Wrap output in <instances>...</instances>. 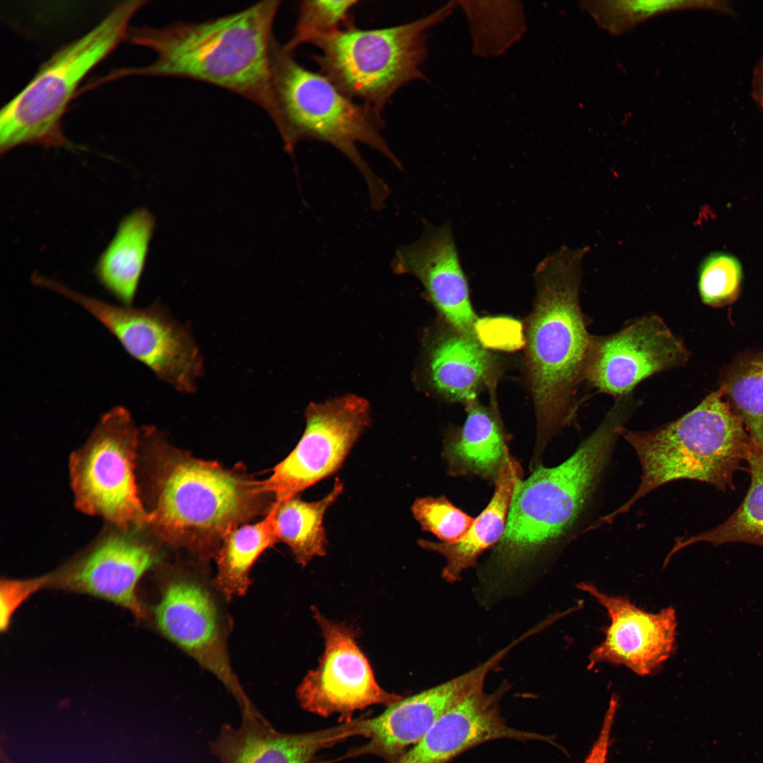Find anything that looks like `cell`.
Returning <instances> with one entry per match:
<instances>
[{
	"label": "cell",
	"instance_id": "obj_1",
	"mask_svg": "<svg viewBox=\"0 0 763 763\" xmlns=\"http://www.w3.org/2000/svg\"><path fill=\"white\" fill-rule=\"evenodd\" d=\"M280 1H264L244 10L200 23L129 28V43L156 54L146 66L114 69L103 84L146 75L195 80L237 94L262 108L282 139L285 122L273 90L271 55L274 20Z\"/></svg>",
	"mask_w": 763,
	"mask_h": 763
},
{
	"label": "cell",
	"instance_id": "obj_2",
	"mask_svg": "<svg viewBox=\"0 0 763 763\" xmlns=\"http://www.w3.org/2000/svg\"><path fill=\"white\" fill-rule=\"evenodd\" d=\"M588 248L562 247L536 266V297L526 338V365L537 420L533 461L576 418L593 335L581 311V262Z\"/></svg>",
	"mask_w": 763,
	"mask_h": 763
},
{
	"label": "cell",
	"instance_id": "obj_3",
	"mask_svg": "<svg viewBox=\"0 0 763 763\" xmlns=\"http://www.w3.org/2000/svg\"><path fill=\"white\" fill-rule=\"evenodd\" d=\"M629 418L622 406L615 404L567 460L554 467L539 465L517 482L503 536L488 561V583L497 586L572 531L598 488L618 429Z\"/></svg>",
	"mask_w": 763,
	"mask_h": 763
},
{
	"label": "cell",
	"instance_id": "obj_4",
	"mask_svg": "<svg viewBox=\"0 0 763 763\" xmlns=\"http://www.w3.org/2000/svg\"><path fill=\"white\" fill-rule=\"evenodd\" d=\"M156 447L149 450L151 497L149 528L168 543L200 557L216 555L225 536L263 510L267 497L259 482L217 463Z\"/></svg>",
	"mask_w": 763,
	"mask_h": 763
},
{
	"label": "cell",
	"instance_id": "obj_5",
	"mask_svg": "<svg viewBox=\"0 0 763 763\" xmlns=\"http://www.w3.org/2000/svg\"><path fill=\"white\" fill-rule=\"evenodd\" d=\"M618 433L638 457L640 483L622 505L598 519L601 526L610 524L649 493L670 482L693 480L723 492L734 490L735 473L742 468L752 445L720 388L671 422L645 431L622 425Z\"/></svg>",
	"mask_w": 763,
	"mask_h": 763
},
{
	"label": "cell",
	"instance_id": "obj_6",
	"mask_svg": "<svg viewBox=\"0 0 763 763\" xmlns=\"http://www.w3.org/2000/svg\"><path fill=\"white\" fill-rule=\"evenodd\" d=\"M271 69L273 90L286 129L283 141L285 150L292 153L302 140L330 144L357 168L367 182L373 206L381 208L387 197L388 188L372 171L356 145L368 146L401 167L382 134V118L347 97L321 73L301 66L276 38L271 48Z\"/></svg>",
	"mask_w": 763,
	"mask_h": 763
},
{
	"label": "cell",
	"instance_id": "obj_7",
	"mask_svg": "<svg viewBox=\"0 0 763 763\" xmlns=\"http://www.w3.org/2000/svg\"><path fill=\"white\" fill-rule=\"evenodd\" d=\"M148 1L120 3L91 30L63 45L0 112L1 155L23 145L69 147L62 118L78 87L126 39L129 23Z\"/></svg>",
	"mask_w": 763,
	"mask_h": 763
},
{
	"label": "cell",
	"instance_id": "obj_8",
	"mask_svg": "<svg viewBox=\"0 0 763 763\" xmlns=\"http://www.w3.org/2000/svg\"><path fill=\"white\" fill-rule=\"evenodd\" d=\"M450 2L432 14L402 25L360 29L355 23L311 43L321 54L312 59L320 73L344 95L382 118L392 96L415 79L427 55L425 31L443 19Z\"/></svg>",
	"mask_w": 763,
	"mask_h": 763
},
{
	"label": "cell",
	"instance_id": "obj_9",
	"mask_svg": "<svg viewBox=\"0 0 763 763\" xmlns=\"http://www.w3.org/2000/svg\"><path fill=\"white\" fill-rule=\"evenodd\" d=\"M140 430L125 407L100 418L85 443L69 459L74 504L82 512L110 524L149 526L137 476Z\"/></svg>",
	"mask_w": 763,
	"mask_h": 763
},
{
	"label": "cell",
	"instance_id": "obj_10",
	"mask_svg": "<svg viewBox=\"0 0 763 763\" xmlns=\"http://www.w3.org/2000/svg\"><path fill=\"white\" fill-rule=\"evenodd\" d=\"M152 613L158 632L215 676L233 696L242 715L261 714L233 670L226 618L208 583L186 572L168 574Z\"/></svg>",
	"mask_w": 763,
	"mask_h": 763
},
{
	"label": "cell",
	"instance_id": "obj_11",
	"mask_svg": "<svg viewBox=\"0 0 763 763\" xmlns=\"http://www.w3.org/2000/svg\"><path fill=\"white\" fill-rule=\"evenodd\" d=\"M107 526L79 555L46 575L47 585L105 599L143 618L136 587L160 561V551L147 526Z\"/></svg>",
	"mask_w": 763,
	"mask_h": 763
},
{
	"label": "cell",
	"instance_id": "obj_12",
	"mask_svg": "<svg viewBox=\"0 0 763 763\" xmlns=\"http://www.w3.org/2000/svg\"><path fill=\"white\" fill-rule=\"evenodd\" d=\"M305 417L300 440L264 481L276 502L297 496L339 469L370 420L367 402L355 396L312 404Z\"/></svg>",
	"mask_w": 763,
	"mask_h": 763
},
{
	"label": "cell",
	"instance_id": "obj_13",
	"mask_svg": "<svg viewBox=\"0 0 763 763\" xmlns=\"http://www.w3.org/2000/svg\"><path fill=\"white\" fill-rule=\"evenodd\" d=\"M313 616L325 648L317 667L307 673L297 689L304 709L322 716L339 714L348 722L357 710L375 704L389 706L403 698L377 683L352 628L328 619L317 608Z\"/></svg>",
	"mask_w": 763,
	"mask_h": 763
},
{
	"label": "cell",
	"instance_id": "obj_14",
	"mask_svg": "<svg viewBox=\"0 0 763 763\" xmlns=\"http://www.w3.org/2000/svg\"><path fill=\"white\" fill-rule=\"evenodd\" d=\"M32 283L76 302L97 319L136 360L160 379H171L189 364L194 343L190 332L158 302L143 308L115 305L71 290L35 272Z\"/></svg>",
	"mask_w": 763,
	"mask_h": 763
},
{
	"label": "cell",
	"instance_id": "obj_15",
	"mask_svg": "<svg viewBox=\"0 0 763 763\" xmlns=\"http://www.w3.org/2000/svg\"><path fill=\"white\" fill-rule=\"evenodd\" d=\"M690 353L661 317L649 314L619 331L593 336L584 381L615 399L629 396L653 374L686 364Z\"/></svg>",
	"mask_w": 763,
	"mask_h": 763
},
{
	"label": "cell",
	"instance_id": "obj_16",
	"mask_svg": "<svg viewBox=\"0 0 763 763\" xmlns=\"http://www.w3.org/2000/svg\"><path fill=\"white\" fill-rule=\"evenodd\" d=\"M577 587L595 598L610 618L603 641L589 654L588 669L605 663L623 666L638 675L646 676L656 673L672 656L678 625L673 607L649 613L627 598L608 595L591 583L581 582Z\"/></svg>",
	"mask_w": 763,
	"mask_h": 763
},
{
	"label": "cell",
	"instance_id": "obj_17",
	"mask_svg": "<svg viewBox=\"0 0 763 763\" xmlns=\"http://www.w3.org/2000/svg\"><path fill=\"white\" fill-rule=\"evenodd\" d=\"M513 647L508 645L481 665L461 675L387 706L376 717L365 719V738L369 742L348 755L377 754L391 757L418 743L450 709L480 692L490 671Z\"/></svg>",
	"mask_w": 763,
	"mask_h": 763
},
{
	"label": "cell",
	"instance_id": "obj_18",
	"mask_svg": "<svg viewBox=\"0 0 763 763\" xmlns=\"http://www.w3.org/2000/svg\"><path fill=\"white\" fill-rule=\"evenodd\" d=\"M392 267L420 281L453 331L478 339V318L449 223L428 227L418 241L398 249Z\"/></svg>",
	"mask_w": 763,
	"mask_h": 763
},
{
	"label": "cell",
	"instance_id": "obj_19",
	"mask_svg": "<svg viewBox=\"0 0 763 763\" xmlns=\"http://www.w3.org/2000/svg\"><path fill=\"white\" fill-rule=\"evenodd\" d=\"M362 735L361 718L290 734L276 731L262 715H242L239 727L223 724L209 747L220 763H309L321 750Z\"/></svg>",
	"mask_w": 763,
	"mask_h": 763
},
{
	"label": "cell",
	"instance_id": "obj_20",
	"mask_svg": "<svg viewBox=\"0 0 763 763\" xmlns=\"http://www.w3.org/2000/svg\"><path fill=\"white\" fill-rule=\"evenodd\" d=\"M506 690L504 685L492 693L482 690L467 697L444 714L395 763H446L473 746L495 739L552 743L550 737L507 726L499 708Z\"/></svg>",
	"mask_w": 763,
	"mask_h": 763
},
{
	"label": "cell",
	"instance_id": "obj_21",
	"mask_svg": "<svg viewBox=\"0 0 763 763\" xmlns=\"http://www.w3.org/2000/svg\"><path fill=\"white\" fill-rule=\"evenodd\" d=\"M521 478V465L510 456L495 481V489L492 499L461 540L452 543L419 541L423 548L439 553L445 558L442 576L446 581H457L463 571L475 564L484 550L499 543L506 527L515 486Z\"/></svg>",
	"mask_w": 763,
	"mask_h": 763
},
{
	"label": "cell",
	"instance_id": "obj_22",
	"mask_svg": "<svg viewBox=\"0 0 763 763\" xmlns=\"http://www.w3.org/2000/svg\"><path fill=\"white\" fill-rule=\"evenodd\" d=\"M155 223L145 208L127 215L96 263V278L122 305L133 306Z\"/></svg>",
	"mask_w": 763,
	"mask_h": 763
},
{
	"label": "cell",
	"instance_id": "obj_23",
	"mask_svg": "<svg viewBox=\"0 0 763 763\" xmlns=\"http://www.w3.org/2000/svg\"><path fill=\"white\" fill-rule=\"evenodd\" d=\"M492 372V357L477 338L453 331L438 339L431 349V383L449 400L473 402L489 382Z\"/></svg>",
	"mask_w": 763,
	"mask_h": 763
},
{
	"label": "cell",
	"instance_id": "obj_24",
	"mask_svg": "<svg viewBox=\"0 0 763 763\" xmlns=\"http://www.w3.org/2000/svg\"><path fill=\"white\" fill-rule=\"evenodd\" d=\"M461 429L445 444L444 457L453 476L478 475L495 481L510 456L497 418L473 402Z\"/></svg>",
	"mask_w": 763,
	"mask_h": 763
},
{
	"label": "cell",
	"instance_id": "obj_25",
	"mask_svg": "<svg viewBox=\"0 0 763 763\" xmlns=\"http://www.w3.org/2000/svg\"><path fill=\"white\" fill-rule=\"evenodd\" d=\"M343 490L337 480L333 489L322 499L303 501L297 496L274 502L266 516L269 519L278 542L285 543L296 561L307 565L313 558L326 555L327 540L324 517Z\"/></svg>",
	"mask_w": 763,
	"mask_h": 763
},
{
	"label": "cell",
	"instance_id": "obj_26",
	"mask_svg": "<svg viewBox=\"0 0 763 763\" xmlns=\"http://www.w3.org/2000/svg\"><path fill=\"white\" fill-rule=\"evenodd\" d=\"M745 463L750 483L736 510L724 522L711 530L678 538L668 560L680 550L699 542L716 546L743 543L763 548V448L752 443Z\"/></svg>",
	"mask_w": 763,
	"mask_h": 763
},
{
	"label": "cell",
	"instance_id": "obj_27",
	"mask_svg": "<svg viewBox=\"0 0 763 763\" xmlns=\"http://www.w3.org/2000/svg\"><path fill=\"white\" fill-rule=\"evenodd\" d=\"M278 540L269 519L239 526L223 538L217 556L213 585L226 599L244 595L250 571L258 557Z\"/></svg>",
	"mask_w": 763,
	"mask_h": 763
},
{
	"label": "cell",
	"instance_id": "obj_28",
	"mask_svg": "<svg viewBox=\"0 0 763 763\" xmlns=\"http://www.w3.org/2000/svg\"><path fill=\"white\" fill-rule=\"evenodd\" d=\"M579 6L602 30L622 35L656 16L685 10H706L733 15L726 0H582Z\"/></svg>",
	"mask_w": 763,
	"mask_h": 763
},
{
	"label": "cell",
	"instance_id": "obj_29",
	"mask_svg": "<svg viewBox=\"0 0 763 763\" xmlns=\"http://www.w3.org/2000/svg\"><path fill=\"white\" fill-rule=\"evenodd\" d=\"M719 388L752 443L763 448V350L737 357L723 374Z\"/></svg>",
	"mask_w": 763,
	"mask_h": 763
},
{
	"label": "cell",
	"instance_id": "obj_30",
	"mask_svg": "<svg viewBox=\"0 0 763 763\" xmlns=\"http://www.w3.org/2000/svg\"><path fill=\"white\" fill-rule=\"evenodd\" d=\"M357 3L354 0L301 1L293 33L283 45L285 49L292 53L304 43L329 36L354 23L351 11Z\"/></svg>",
	"mask_w": 763,
	"mask_h": 763
},
{
	"label": "cell",
	"instance_id": "obj_31",
	"mask_svg": "<svg viewBox=\"0 0 763 763\" xmlns=\"http://www.w3.org/2000/svg\"><path fill=\"white\" fill-rule=\"evenodd\" d=\"M742 267L733 256L713 253L701 263L698 289L703 303L721 307L733 302L738 297L742 281Z\"/></svg>",
	"mask_w": 763,
	"mask_h": 763
},
{
	"label": "cell",
	"instance_id": "obj_32",
	"mask_svg": "<svg viewBox=\"0 0 763 763\" xmlns=\"http://www.w3.org/2000/svg\"><path fill=\"white\" fill-rule=\"evenodd\" d=\"M412 511L423 530L445 543L461 540L474 521L445 497L418 498L413 504Z\"/></svg>",
	"mask_w": 763,
	"mask_h": 763
},
{
	"label": "cell",
	"instance_id": "obj_33",
	"mask_svg": "<svg viewBox=\"0 0 763 763\" xmlns=\"http://www.w3.org/2000/svg\"><path fill=\"white\" fill-rule=\"evenodd\" d=\"M46 585L44 576L28 580L1 581V629L6 630L13 612L36 590Z\"/></svg>",
	"mask_w": 763,
	"mask_h": 763
},
{
	"label": "cell",
	"instance_id": "obj_34",
	"mask_svg": "<svg viewBox=\"0 0 763 763\" xmlns=\"http://www.w3.org/2000/svg\"><path fill=\"white\" fill-rule=\"evenodd\" d=\"M618 704L617 696L613 694L609 702L598 738L583 763H607L611 732Z\"/></svg>",
	"mask_w": 763,
	"mask_h": 763
},
{
	"label": "cell",
	"instance_id": "obj_35",
	"mask_svg": "<svg viewBox=\"0 0 763 763\" xmlns=\"http://www.w3.org/2000/svg\"><path fill=\"white\" fill-rule=\"evenodd\" d=\"M750 91L752 99L763 114V50L752 71Z\"/></svg>",
	"mask_w": 763,
	"mask_h": 763
}]
</instances>
